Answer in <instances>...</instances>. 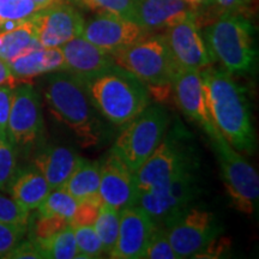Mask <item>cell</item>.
Here are the masks:
<instances>
[{"instance_id":"cell-1","label":"cell","mask_w":259,"mask_h":259,"mask_svg":"<svg viewBox=\"0 0 259 259\" xmlns=\"http://www.w3.org/2000/svg\"><path fill=\"white\" fill-rule=\"evenodd\" d=\"M199 72L206 107L215 127L236 151L253 154L255 134L246 89L225 69L210 65Z\"/></svg>"},{"instance_id":"cell-2","label":"cell","mask_w":259,"mask_h":259,"mask_svg":"<svg viewBox=\"0 0 259 259\" xmlns=\"http://www.w3.org/2000/svg\"><path fill=\"white\" fill-rule=\"evenodd\" d=\"M45 99L52 114L66 125L82 148H94L106 139L107 125L90 101L82 83L67 71L52 72Z\"/></svg>"},{"instance_id":"cell-3","label":"cell","mask_w":259,"mask_h":259,"mask_svg":"<svg viewBox=\"0 0 259 259\" xmlns=\"http://www.w3.org/2000/svg\"><path fill=\"white\" fill-rule=\"evenodd\" d=\"M83 85L96 111L116 126L127 124L150 103L147 85L116 64Z\"/></svg>"},{"instance_id":"cell-4","label":"cell","mask_w":259,"mask_h":259,"mask_svg":"<svg viewBox=\"0 0 259 259\" xmlns=\"http://www.w3.org/2000/svg\"><path fill=\"white\" fill-rule=\"evenodd\" d=\"M255 30L244 16L226 12L203 32L212 60L231 74L253 73L257 65Z\"/></svg>"},{"instance_id":"cell-5","label":"cell","mask_w":259,"mask_h":259,"mask_svg":"<svg viewBox=\"0 0 259 259\" xmlns=\"http://www.w3.org/2000/svg\"><path fill=\"white\" fill-rule=\"evenodd\" d=\"M114 63L128 71L154 93L171 88L178 66L168 47L164 34H148L131 46L112 54Z\"/></svg>"},{"instance_id":"cell-6","label":"cell","mask_w":259,"mask_h":259,"mask_svg":"<svg viewBox=\"0 0 259 259\" xmlns=\"http://www.w3.org/2000/svg\"><path fill=\"white\" fill-rule=\"evenodd\" d=\"M168 122V114L162 107L148 106L124 125L111 153L136 173L161 143Z\"/></svg>"},{"instance_id":"cell-7","label":"cell","mask_w":259,"mask_h":259,"mask_svg":"<svg viewBox=\"0 0 259 259\" xmlns=\"http://www.w3.org/2000/svg\"><path fill=\"white\" fill-rule=\"evenodd\" d=\"M197 164L185 168L170 179L156 184L138 194L137 204L154 222L163 223L179 210L186 208L198 194Z\"/></svg>"},{"instance_id":"cell-8","label":"cell","mask_w":259,"mask_h":259,"mask_svg":"<svg viewBox=\"0 0 259 259\" xmlns=\"http://www.w3.org/2000/svg\"><path fill=\"white\" fill-rule=\"evenodd\" d=\"M212 147L218 156L223 183L233 204L240 211L251 213L259 197L257 171L225 138L213 142Z\"/></svg>"},{"instance_id":"cell-9","label":"cell","mask_w":259,"mask_h":259,"mask_svg":"<svg viewBox=\"0 0 259 259\" xmlns=\"http://www.w3.org/2000/svg\"><path fill=\"white\" fill-rule=\"evenodd\" d=\"M163 223L171 247L179 259L194 257L219 234L213 213L190 205L173 213Z\"/></svg>"},{"instance_id":"cell-10","label":"cell","mask_w":259,"mask_h":259,"mask_svg":"<svg viewBox=\"0 0 259 259\" xmlns=\"http://www.w3.org/2000/svg\"><path fill=\"white\" fill-rule=\"evenodd\" d=\"M173 130L169 135L163 136L154 153L135 173L138 194L197 164L185 139L179 135L178 128Z\"/></svg>"},{"instance_id":"cell-11","label":"cell","mask_w":259,"mask_h":259,"mask_svg":"<svg viewBox=\"0 0 259 259\" xmlns=\"http://www.w3.org/2000/svg\"><path fill=\"white\" fill-rule=\"evenodd\" d=\"M31 21L42 47H61L66 42L80 36L85 24L76 6L58 0L37 11Z\"/></svg>"},{"instance_id":"cell-12","label":"cell","mask_w":259,"mask_h":259,"mask_svg":"<svg viewBox=\"0 0 259 259\" xmlns=\"http://www.w3.org/2000/svg\"><path fill=\"white\" fill-rule=\"evenodd\" d=\"M44 130L40 96L30 84L14 88L6 136L11 143L28 145L36 142Z\"/></svg>"},{"instance_id":"cell-13","label":"cell","mask_w":259,"mask_h":259,"mask_svg":"<svg viewBox=\"0 0 259 259\" xmlns=\"http://www.w3.org/2000/svg\"><path fill=\"white\" fill-rule=\"evenodd\" d=\"M150 34L148 30L128 18L109 14H96L84 24L83 38L100 50L113 54L124 50Z\"/></svg>"},{"instance_id":"cell-14","label":"cell","mask_w":259,"mask_h":259,"mask_svg":"<svg viewBox=\"0 0 259 259\" xmlns=\"http://www.w3.org/2000/svg\"><path fill=\"white\" fill-rule=\"evenodd\" d=\"M168 47L178 69L200 71L212 65V57L197 19H185L166 29Z\"/></svg>"},{"instance_id":"cell-15","label":"cell","mask_w":259,"mask_h":259,"mask_svg":"<svg viewBox=\"0 0 259 259\" xmlns=\"http://www.w3.org/2000/svg\"><path fill=\"white\" fill-rule=\"evenodd\" d=\"M171 88L181 112L202 127L212 143L223 138L209 115L199 71L178 69Z\"/></svg>"},{"instance_id":"cell-16","label":"cell","mask_w":259,"mask_h":259,"mask_svg":"<svg viewBox=\"0 0 259 259\" xmlns=\"http://www.w3.org/2000/svg\"><path fill=\"white\" fill-rule=\"evenodd\" d=\"M157 225L139 205L120 210V225L113 250V259H142L151 233Z\"/></svg>"},{"instance_id":"cell-17","label":"cell","mask_w":259,"mask_h":259,"mask_svg":"<svg viewBox=\"0 0 259 259\" xmlns=\"http://www.w3.org/2000/svg\"><path fill=\"white\" fill-rule=\"evenodd\" d=\"M99 194L103 204L119 211L137 204L138 190L135 173L112 153L101 162Z\"/></svg>"},{"instance_id":"cell-18","label":"cell","mask_w":259,"mask_h":259,"mask_svg":"<svg viewBox=\"0 0 259 259\" xmlns=\"http://www.w3.org/2000/svg\"><path fill=\"white\" fill-rule=\"evenodd\" d=\"M60 50L65 60V71L82 84L115 65L112 54L100 50L82 36L66 42Z\"/></svg>"},{"instance_id":"cell-19","label":"cell","mask_w":259,"mask_h":259,"mask_svg":"<svg viewBox=\"0 0 259 259\" xmlns=\"http://www.w3.org/2000/svg\"><path fill=\"white\" fill-rule=\"evenodd\" d=\"M199 10L183 0H134V21L149 32L167 29L185 19H197Z\"/></svg>"},{"instance_id":"cell-20","label":"cell","mask_w":259,"mask_h":259,"mask_svg":"<svg viewBox=\"0 0 259 259\" xmlns=\"http://www.w3.org/2000/svg\"><path fill=\"white\" fill-rule=\"evenodd\" d=\"M8 64L17 82H28L44 73L65 71V60L60 47L31 48L15 57Z\"/></svg>"},{"instance_id":"cell-21","label":"cell","mask_w":259,"mask_h":259,"mask_svg":"<svg viewBox=\"0 0 259 259\" xmlns=\"http://www.w3.org/2000/svg\"><path fill=\"white\" fill-rule=\"evenodd\" d=\"M83 158L72 149L58 145L47 148L34 160L35 168L44 176L52 190L61 187Z\"/></svg>"},{"instance_id":"cell-22","label":"cell","mask_w":259,"mask_h":259,"mask_svg":"<svg viewBox=\"0 0 259 259\" xmlns=\"http://www.w3.org/2000/svg\"><path fill=\"white\" fill-rule=\"evenodd\" d=\"M9 186L12 198L29 211L36 210L52 190L36 168L22 171Z\"/></svg>"},{"instance_id":"cell-23","label":"cell","mask_w":259,"mask_h":259,"mask_svg":"<svg viewBox=\"0 0 259 259\" xmlns=\"http://www.w3.org/2000/svg\"><path fill=\"white\" fill-rule=\"evenodd\" d=\"M40 46L31 18L0 31V59L6 63L25 51Z\"/></svg>"},{"instance_id":"cell-24","label":"cell","mask_w":259,"mask_h":259,"mask_svg":"<svg viewBox=\"0 0 259 259\" xmlns=\"http://www.w3.org/2000/svg\"><path fill=\"white\" fill-rule=\"evenodd\" d=\"M101 179V162L83 160L63 186L77 202L97 197Z\"/></svg>"},{"instance_id":"cell-25","label":"cell","mask_w":259,"mask_h":259,"mask_svg":"<svg viewBox=\"0 0 259 259\" xmlns=\"http://www.w3.org/2000/svg\"><path fill=\"white\" fill-rule=\"evenodd\" d=\"M44 258L48 259H74L78 255L73 228L67 226L50 238L35 239Z\"/></svg>"},{"instance_id":"cell-26","label":"cell","mask_w":259,"mask_h":259,"mask_svg":"<svg viewBox=\"0 0 259 259\" xmlns=\"http://www.w3.org/2000/svg\"><path fill=\"white\" fill-rule=\"evenodd\" d=\"M120 225V211L102 203L94 228L102 242L103 253H109L114 247Z\"/></svg>"},{"instance_id":"cell-27","label":"cell","mask_w":259,"mask_h":259,"mask_svg":"<svg viewBox=\"0 0 259 259\" xmlns=\"http://www.w3.org/2000/svg\"><path fill=\"white\" fill-rule=\"evenodd\" d=\"M77 206V200L67 192L64 187L51 190L40 205L37 215L41 216H57L70 221Z\"/></svg>"},{"instance_id":"cell-28","label":"cell","mask_w":259,"mask_h":259,"mask_svg":"<svg viewBox=\"0 0 259 259\" xmlns=\"http://www.w3.org/2000/svg\"><path fill=\"white\" fill-rule=\"evenodd\" d=\"M40 10L32 0H0V31L27 21Z\"/></svg>"},{"instance_id":"cell-29","label":"cell","mask_w":259,"mask_h":259,"mask_svg":"<svg viewBox=\"0 0 259 259\" xmlns=\"http://www.w3.org/2000/svg\"><path fill=\"white\" fill-rule=\"evenodd\" d=\"M67 2L77 9L92 11L95 14H109L128 19L134 18V0H67Z\"/></svg>"},{"instance_id":"cell-30","label":"cell","mask_w":259,"mask_h":259,"mask_svg":"<svg viewBox=\"0 0 259 259\" xmlns=\"http://www.w3.org/2000/svg\"><path fill=\"white\" fill-rule=\"evenodd\" d=\"M76 238L78 255L77 258H99L103 253L102 242L94 228V225L72 227Z\"/></svg>"},{"instance_id":"cell-31","label":"cell","mask_w":259,"mask_h":259,"mask_svg":"<svg viewBox=\"0 0 259 259\" xmlns=\"http://www.w3.org/2000/svg\"><path fill=\"white\" fill-rule=\"evenodd\" d=\"M143 258L148 259H179L176 251L171 247L169 239L164 228L155 227L149 238Z\"/></svg>"},{"instance_id":"cell-32","label":"cell","mask_w":259,"mask_h":259,"mask_svg":"<svg viewBox=\"0 0 259 259\" xmlns=\"http://www.w3.org/2000/svg\"><path fill=\"white\" fill-rule=\"evenodd\" d=\"M30 220V211L14 198H8L0 194V222L10 223L21 227H28Z\"/></svg>"},{"instance_id":"cell-33","label":"cell","mask_w":259,"mask_h":259,"mask_svg":"<svg viewBox=\"0 0 259 259\" xmlns=\"http://www.w3.org/2000/svg\"><path fill=\"white\" fill-rule=\"evenodd\" d=\"M102 200L100 196L92 197V198H87L77 202L76 210H74V213L69 221L70 226L77 227L94 225V222L96 221L97 215H99Z\"/></svg>"},{"instance_id":"cell-34","label":"cell","mask_w":259,"mask_h":259,"mask_svg":"<svg viewBox=\"0 0 259 259\" xmlns=\"http://www.w3.org/2000/svg\"><path fill=\"white\" fill-rule=\"evenodd\" d=\"M16 153L9 138H0V189H6L14 179Z\"/></svg>"},{"instance_id":"cell-35","label":"cell","mask_w":259,"mask_h":259,"mask_svg":"<svg viewBox=\"0 0 259 259\" xmlns=\"http://www.w3.org/2000/svg\"><path fill=\"white\" fill-rule=\"evenodd\" d=\"M28 227L0 222V258H5L23 240Z\"/></svg>"},{"instance_id":"cell-36","label":"cell","mask_w":259,"mask_h":259,"mask_svg":"<svg viewBox=\"0 0 259 259\" xmlns=\"http://www.w3.org/2000/svg\"><path fill=\"white\" fill-rule=\"evenodd\" d=\"M70 226L67 220L57 218V216H41L37 215L36 222L34 226V236L32 239H46L50 238L61 229Z\"/></svg>"},{"instance_id":"cell-37","label":"cell","mask_w":259,"mask_h":259,"mask_svg":"<svg viewBox=\"0 0 259 259\" xmlns=\"http://www.w3.org/2000/svg\"><path fill=\"white\" fill-rule=\"evenodd\" d=\"M15 87L0 85V137L8 138L6 136V130H8V121L10 115V109H11L12 95H14Z\"/></svg>"},{"instance_id":"cell-38","label":"cell","mask_w":259,"mask_h":259,"mask_svg":"<svg viewBox=\"0 0 259 259\" xmlns=\"http://www.w3.org/2000/svg\"><path fill=\"white\" fill-rule=\"evenodd\" d=\"M6 259H42L44 255L41 253L40 247L35 239L22 240L10 253L5 257Z\"/></svg>"},{"instance_id":"cell-39","label":"cell","mask_w":259,"mask_h":259,"mask_svg":"<svg viewBox=\"0 0 259 259\" xmlns=\"http://www.w3.org/2000/svg\"><path fill=\"white\" fill-rule=\"evenodd\" d=\"M248 0H213V6L218 8L222 14L226 12H235L236 10L244 8Z\"/></svg>"},{"instance_id":"cell-40","label":"cell","mask_w":259,"mask_h":259,"mask_svg":"<svg viewBox=\"0 0 259 259\" xmlns=\"http://www.w3.org/2000/svg\"><path fill=\"white\" fill-rule=\"evenodd\" d=\"M16 82H17V79L12 74L9 64L4 60H0V85L8 84V85L15 87Z\"/></svg>"},{"instance_id":"cell-41","label":"cell","mask_w":259,"mask_h":259,"mask_svg":"<svg viewBox=\"0 0 259 259\" xmlns=\"http://www.w3.org/2000/svg\"><path fill=\"white\" fill-rule=\"evenodd\" d=\"M183 2L187 3V4L193 6L199 11H202L203 9L209 8V6H212L213 0H183Z\"/></svg>"},{"instance_id":"cell-42","label":"cell","mask_w":259,"mask_h":259,"mask_svg":"<svg viewBox=\"0 0 259 259\" xmlns=\"http://www.w3.org/2000/svg\"><path fill=\"white\" fill-rule=\"evenodd\" d=\"M32 2H34L36 5L40 6L41 9H44V8H46V6L51 5L52 3L56 2V0H32Z\"/></svg>"},{"instance_id":"cell-43","label":"cell","mask_w":259,"mask_h":259,"mask_svg":"<svg viewBox=\"0 0 259 259\" xmlns=\"http://www.w3.org/2000/svg\"><path fill=\"white\" fill-rule=\"evenodd\" d=\"M0 138H2V137H0Z\"/></svg>"}]
</instances>
